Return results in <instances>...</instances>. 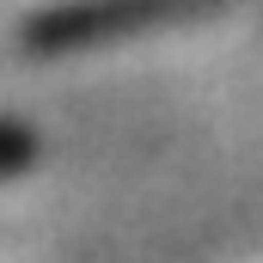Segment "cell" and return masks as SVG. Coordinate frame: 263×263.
Listing matches in <instances>:
<instances>
[{
	"label": "cell",
	"mask_w": 263,
	"mask_h": 263,
	"mask_svg": "<svg viewBox=\"0 0 263 263\" xmlns=\"http://www.w3.org/2000/svg\"><path fill=\"white\" fill-rule=\"evenodd\" d=\"M37 159V135H25L18 123H0V172H25Z\"/></svg>",
	"instance_id": "2"
},
{
	"label": "cell",
	"mask_w": 263,
	"mask_h": 263,
	"mask_svg": "<svg viewBox=\"0 0 263 263\" xmlns=\"http://www.w3.org/2000/svg\"><path fill=\"white\" fill-rule=\"evenodd\" d=\"M227 0H49L31 6L18 25L25 49H86V43H117V37H141V31H172L220 12Z\"/></svg>",
	"instance_id": "1"
}]
</instances>
